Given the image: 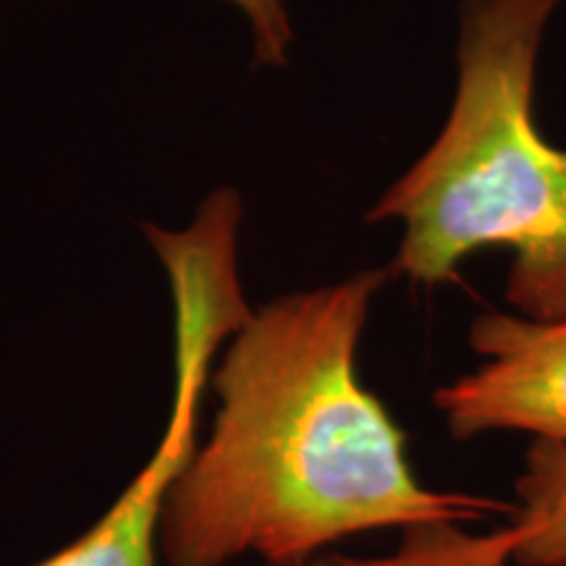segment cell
<instances>
[{
	"label": "cell",
	"mask_w": 566,
	"mask_h": 566,
	"mask_svg": "<svg viewBox=\"0 0 566 566\" xmlns=\"http://www.w3.org/2000/svg\"><path fill=\"white\" fill-rule=\"evenodd\" d=\"M562 0H464L459 84L428 153L367 221H401L391 273L457 281L467 254L514 252L506 300L530 321L566 317V153L533 124L535 61Z\"/></svg>",
	"instance_id": "2"
},
{
	"label": "cell",
	"mask_w": 566,
	"mask_h": 566,
	"mask_svg": "<svg viewBox=\"0 0 566 566\" xmlns=\"http://www.w3.org/2000/svg\"><path fill=\"white\" fill-rule=\"evenodd\" d=\"M386 271L252 310L212 375L210 436L160 516L166 566L313 558L342 537L422 522H478L514 506L424 488L407 436L357 378V346Z\"/></svg>",
	"instance_id": "1"
},
{
	"label": "cell",
	"mask_w": 566,
	"mask_h": 566,
	"mask_svg": "<svg viewBox=\"0 0 566 566\" xmlns=\"http://www.w3.org/2000/svg\"><path fill=\"white\" fill-rule=\"evenodd\" d=\"M522 541V527L512 525L493 533H467L459 522H422L401 530V543L394 554L354 558L325 554L289 564L265 566H506Z\"/></svg>",
	"instance_id": "6"
},
{
	"label": "cell",
	"mask_w": 566,
	"mask_h": 566,
	"mask_svg": "<svg viewBox=\"0 0 566 566\" xmlns=\"http://www.w3.org/2000/svg\"><path fill=\"white\" fill-rule=\"evenodd\" d=\"M247 19L260 66H286L294 42V24L286 0H223Z\"/></svg>",
	"instance_id": "7"
},
{
	"label": "cell",
	"mask_w": 566,
	"mask_h": 566,
	"mask_svg": "<svg viewBox=\"0 0 566 566\" xmlns=\"http://www.w3.org/2000/svg\"><path fill=\"white\" fill-rule=\"evenodd\" d=\"M470 344L485 363L436 391L449 433L467 441L522 430L566 443V317L543 323L488 313L472 323Z\"/></svg>",
	"instance_id": "4"
},
{
	"label": "cell",
	"mask_w": 566,
	"mask_h": 566,
	"mask_svg": "<svg viewBox=\"0 0 566 566\" xmlns=\"http://www.w3.org/2000/svg\"><path fill=\"white\" fill-rule=\"evenodd\" d=\"M244 202L231 187L208 195L181 231L145 226L174 300V405L155 454L95 527L34 566H158L160 516L197 449V407L218 346L250 317L239 279Z\"/></svg>",
	"instance_id": "3"
},
{
	"label": "cell",
	"mask_w": 566,
	"mask_h": 566,
	"mask_svg": "<svg viewBox=\"0 0 566 566\" xmlns=\"http://www.w3.org/2000/svg\"><path fill=\"white\" fill-rule=\"evenodd\" d=\"M522 527L514 551L520 566H566V443L535 438L514 483Z\"/></svg>",
	"instance_id": "5"
}]
</instances>
